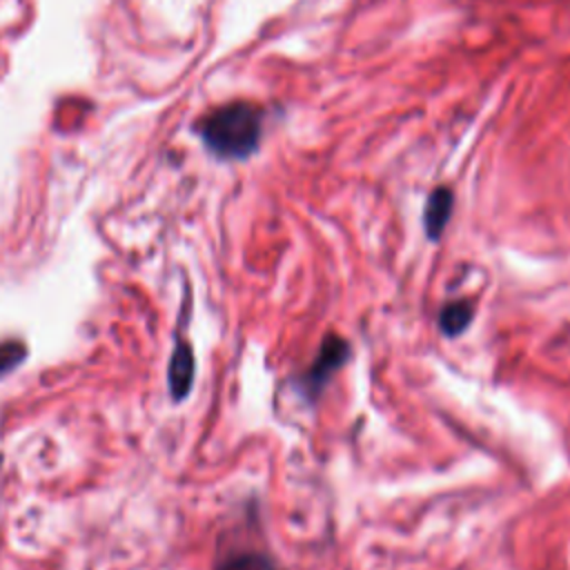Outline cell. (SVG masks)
<instances>
[{"label":"cell","mask_w":570,"mask_h":570,"mask_svg":"<svg viewBox=\"0 0 570 570\" xmlns=\"http://www.w3.org/2000/svg\"><path fill=\"white\" fill-rule=\"evenodd\" d=\"M350 354V345L336 336V334H327L314 363L309 365V370L301 376V387L307 396H316L330 381V376L345 363Z\"/></svg>","instance_id":"cell-2"},{"label":"cell","mask_w":570,"mask_h":570,"mask_svg":"<svg viewBox=\"0 0 570 570\" xmlns=\"http://www.w3.org/2000/svg\"><path fill=\"white\" fill-rule=\"evenodd\" d=\"M24 358V345L18 341H7L0 345V376L13 370Z\"/></svg>","instance_id":"cell-7"},{"label":"cell","mask_w":570,"mask_h":570,"mask_svg":"<svg viewBox=\"0 0 570 570\" xmlns=\"http://www.w3.org/2000/svg\"><path fill=\"white\" fill-rule=\"evenodd\" d=\"M194 381V352L187 343H178L169 361V390L174 399H183Z\"/></svg>","instance_id":"cell-3"},{"label":"cell","mask_w":570,"mask_h":570,"mask_svg":"<svg viewBox=\"0 0 570 570\" xmlns=\"http://www.w3.org/2000/svg\"><path fill=\"white\" fill-rule=\"evenodd\" d=\"M205 145L220 158L249 156L261 138V111L249 102H232L214 109L200 122Z\"/></svg>","instance_id":"cell-1"},{"label":"cell","mask_w":570,"mask_h":570,"mask_svg":"<svg viewBox=\"0 0 570 570\" xmlns=\"http://www.w3.org/2000/svg\"><path fill=\"white\" fill-rule=\"evenodd\" d=\"M472 321V305L468 301L448 303L439 314V327L445 336L461 334Z\"/></svg>","instance_id":"cell-5"},{"label":"cell","mask_w":570,"mask_h":570,"mask_svg":"<svg viewBox=\"0 0 570 570\" xmlns=\"http://www.w3.org/2000/svg\"><path fill=\"white\" fill-rule=\"evenodd\" d=\"M450 212H452V191L445 187H439L430 194L428 205H425V232L430 238H439L443 227L450 220Z\"/></svg>","instance_id":"cell-4"},{"label":"cell","mask_w":570,"mask_h":570,"mask_svg":"<svg viewBox=\"0 0 570 570\" xmlns=\"http://www.w3.org/2000/svg\"><path fill=\"white\" fill-rule=\"evenodd\" d=\"M216 570H276L274 563L258 552H238L227 557Z\"/></svg>","instance_id":"cell-6"}]
</instances>
